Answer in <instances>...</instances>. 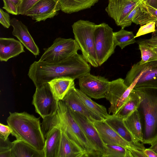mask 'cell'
<instances>
[{"label": "cell", "mask_w": 157, "mask_h": 157, "mask_svg": "<svg viewBox=\"0 0 157 157\" xmlns=\"http://www.w3.org/2000/svg\"><path fill=\"white\" fill-rule=\"evenodd\" d=\"M113 29L105 23L96 25L94 30L95 49L99 66L106 61L116 47Z\"/></svg>", "instance_id": "cell-7"}, {"label": "cell", "mask_w": 157, "mask_h": 157, "mask_svg": "<svg viewBox=\"0 0 157 157\" xmlns=\"http://www.w3.org/2000/svg\"><path fill=\"white\" fill-rule=\"evenodd\" d=\"M48 83L53 94L59 100H62L70 89L75 86L74 80L66 77L56 78Z\"/></svg>", "instance_id": "cell-23"}, {"label": "cell", "mask_w": 157, "mask_h": 157, "mask_svg": "<svg viewBox=\"0 0 157 157\" xmlns=\"http://www.w3.org/2000/svg\"><path fill=\"white\" fill-rule=\"evenodd\" d=\"M105 120L118 135L133 147L143 151L144 150L145 148L143 144L136 140L125 125L122 119L112 114L110 115Z\"/></svg>", "instance_id": "cell-18"}, {"label": "cell", "mask_w": 157, "mask_h": 157, "mask_svg": "<svg viewBox=\"0 0 157 157\" xmlns=\"http://www.w3.org/2000/svg\"><path fill=\"white\" fill-rule=\"evenodd\" d=\"M11 24L13 28V35L36 57L40 53L39 48L29 33L27 27L21 21L15 18L11 19Z\"/></svg>", "instance_id": "cell-17"}, {"label": "cell", "mask_w": 157, "mask_h": 157, "mask_svg": "<svg viewBox=\"0 0 157 157\" xmlns=\"http://www.w3.org/2000/svg\"><path fill=\"white\" fill-rule=\"evenodd\" d=\"M141 0H109L105 11L118 26Z\"/></svg>", "instance_id": "cell-14"}, {"label": "cell", "mask_w": 157, "mask_h": 157, "mask_svg": "<svg viewBox=\"0 0 157 157\" xmlns=\"http://www.w3.org/2000/svg\"><path fill=\"white\" fill-rule=\"evenodd\" d=\"M110 81L104 77L88 73L79 79L80 90L91 98H106Z\"/></svg>", "instance_id": "cell-11"}, {"label": "cell", "mask_w": 157, "mask_h": 157, "mask_svg": "<svg viewBox=\"0 0 157 157\" xmlns=\"http://www.w3.org/2000/svg\"><path fill=\"white\" fill-rule=\"evenodd\" d=\"M138 44H142L150 45L157 46V38H150L148 39H143L136 40Z\"/></svg>", "instance_id": "cell-40"}, {"label": "cell", "mask_w": 157, "mask_h": 157, "mask_svg": "<svg viewBox=\"0 0 157 157\" xmlns=\"http://www.w3.org/2000/svg\"><path fill=\"white\" fill-rule=\"evenodd\" d=\"M94 124L105 144L119 145L128 149L130 148H135L118 135L105 120L95 121Z\"/></svg>", "instance_id": "cell-15"}, {"label": "cell", "mask_w": 157, "mask_h": 157, "mask_svg": "<svg viewBox=\"0 0 157 157\" xmlns=\"http://www.w3.org/2000/svg\"><path fill=\"white\" fill-rule=\"evenodd\" d=\"M140 3L123 19L119 24V26H120L121 28L124 29L131 25L133 19L139 7Z\"/></svg>", "instance_id": "cell-34"}, {"label": "cell", "mask_w": 157, "mask_h": 157, "mask_svg": "<svg viewBox=\"0 0 157 157\" xmlns=\"http://www.w3.org/2000/svg\"><path fill=\"white\" fill-rule=\"evenodd\" d=\"M12 132V128L8 125H5L0 123V137L6 140L8 139L9 136Z\"/></svg>", "instance_id": "cell-38"}, {"label": "cell", "mask_w": 157, "mask_h": 157, "mask_svg": "<svg viewBox=\"0 0 157 157\" xmlns=\"http://www.w3.org/2000/svg\"><path fill=\"white\" fill-rule=\"evenodd\" d=\"M62 100L71 109L83 116L93 123L96 121L104 120L85 106L78 95L75 86L70 89Z\"/></svg>", "instance_id": "cell-16"}, {"label": "cell", "mask_w": 157, "mask_h": 157, "mask_svg": "<svg viewBox=\"0 0 157 157\" xmlns=\"http://www.w3.org/2000/svg\"><path fill=\"white\" fill-rule=\"evenodd\" d=\"M10 1L14 3L16 5L19 6V5L21 4V0H9Z\"/></svg>", "instance_id": "cell-46"}, {"label": "cell", "mask_w": 157, "mask_h": 157, "mask_svg": "<svg viewBox=\"0 0 157 157\" xmlns=\"http://www.w3.org/2000/svg\"><path fill=\"white\" fill-rule=\"evenodd\" d=\"M134 88L132 85L127 86L124 80L121 78L110 81L106 98L109 102V114H116L126 101Z\"/></svg>", "instance_id": "cell-10"}, {"label": "cell", "mask_w": 157, "mask_h": 157, "mask_svg": "<svg viewBox=\"0 0 157 157\" xmlns=\"http://www.w3.org/2000/svg\"><path fill=\"white\" fill-rule=\"evenodd\" d=\"M152 38H157V28L156 29L155 31L152 33V36L151 37Z\"/></svg>", "instance_id": "cell-48"}, {"label": "cell", "mask_w": 157, "mask_h": 157, "mask_svg": "<svg viewBox=\"0 0 157 157\" xmlns=\"http://www.w3.org/2000/svg\"><path fill=\"white\" fill-rule=\"evenodd\" d=\"M11 157H44V151H39L21 140L12 142Z\"/></svg>", "instance_id": "cell-21"}, {"label": "cell", "mask_w": 157, "mask_h": 157, "mask_svg": "<svg viewBox=\"0 0 157 157\" xmlns=\"http://www.w3.org/2000/svg\"><path fill=\"white\" fill-rule=\"evenodd\" d=\"M114 39L116 46H118L122 49L126 46L136 43L133 32L121 28L119 31L114 32Z\"/></svg>", "instance_id": "cell-29"}, {"label": "cell", "mask_w": 157, "mask_h": 157, "mask_svg": "<svg viewBox=\"0 0 157 157\" xmlns=\"http://www.w3.org/2000/svg\"><path fill=\"white\" fill-rule=\"evenodd\" d=\"M139 48L141 53V59L139 61L142 65L148 62L157 60V53L147 45L139 44Z\"/></svg>", "instance_id": "cell-31"}, {"label": "cell", "mask_w": 157, "mask_h": 157, "mask_svg": "<svg viewBox=\"0 0 157 157\" xmlns=\"http://www.w3.org/2000/svg\"><path fill=\"white\" fill-rule=\"evenodd\" d=\"M2 1L4 3V6L2 8L6 10L8 13L15 15L19 14L18 6L10 1Z\"/></svg>", "instance_id": "cell-36"}, {"label": "cell", "mask_w": 157, "mask_h": 157, "mask_svg": "<svg viewBox=\"0 0 157 157\" xmlns=\"http://www.w3.org/2000/svg\"><path fill=\"white\" fill-rule=\"evenodd\" d=\"M140 102V98L136 90L133 88L126 101L115 114L123 119L137 110Z\"/></svg>", "instance_id": "cell-26"}, {"label": "cell", "mask_w": 157, "mask_h": 157, "mask_svg": "<svg viewBox=\"0 0 157 157\" xmlns=\"http://www.w3.org/2000/svg\"><path fill=\"white\" fill-rule=\"evenodd\" d=\"M146 6L148 9L152 12L157 18V9L149 5L145 1Z\"/></svg>", "instance_id": "cell-44"}, {"label": "cell", "mask_w": 157, "mask_h": 157, "mask_svg": "<svg viewBox=\"0 0 157 157\" xmlns=\"http://www.w3.org/2000/svg\"><path fill=\"white\" fill-rule=\"evenodd\" d=\"M151 21L155 22L157 27V18L147 8L145 1L141 0L132 22L142 26Z\"/></svg>", "instance_id": "cell-28"}, {"label": "cell", "mask_w": 157, "mask_h": 157, "mask_svg": "<svg viewBox=\"0 0 157 157\" xmlns=\"http://www.w3.org/2000/svg\"><path fill=\"white\" fill-rule=\"evenodd\" d=\"M60 127L53 128L45 138L44 157H57L61 134Z\"/></svg>", "instance_id": "cell-22"}, {"label": "cell", "mask_w": 157, "mask_h": 157, "mask_svg": "<svg viewBox=\"0 0 157 157\" xmlns=\"http://www.w3.org/2000/svg\"><path fill=\"white\" fill-rule=\"evenodd\" d=\"M150 5L157 9V0H144Z\"/></svg>", "instance_id": "cell-45"}, {"label": "cell", "mask_w": 157, "mask_h": 157, "mask_svg": "<svg viewBox=\"0 0 157 157\" xmlns=\"http://www.w3.org/2000/svg\"><path fill=\"white\" fill-rule=\"evenodd\" d=\"M60 9L57 0H40L30 9L25 15L29 16L36 22L44 21L57 15Z\"/></svg>", "instance_id": "cell-13"}, {"label": "cell", "mask_w": 157, "mask_h": 157, "mask_svg": "<svg viewBox=\"0 0 157 157\" xmlns=\"http://www.w3.org/2000/svg\"><path fill=\"white\" fill-rule=\"evenodd\" d=\"M61 11L71 13L90 8L99 0H57Z\"/></svg>", "instance_id": "cell-24"}, {"label": "cell", "mask_w": 157, "mask_h": 157, "mask_svg": "<svg viewBox=\"0 0 157 157\" xmlns=\"http://www.w3.org/2000/svg\"><path fill=\"white\" fill-rule=\"evenodd\" d=\"M77 52L57 63L34 61L29 67L28 75L36 88L56 78L79 79L90 72V65Z\"/></svg>", "instance_id": "cell-1"}, {"label": "cell", "mask_w": 157, "mask_h": 157, "mask_svg": "<svg viewBox=\"0 0 157 157\" xmlns=\"http://www.w3.org/2000/svg\"><path fill=\"white\" fill-rule=\"evenodd\" d=\"M45 51L39 61L47 63H57L77 52L80 48L75 39L59 37Z\"/></svg>", "instance_id": "cell-8"}, {"label": "cell", "mask_w": 157, "mask_h": 157, "mask_svg": "<svg viewBox=\"0 0 157 157\" xmlns=\"http://www.w3.org/2000/svg\"><path fill=\"white\" fill-rule=\"evenodd\" d=\"M149 148L153 150L157 154V137L150 144Z\"/></svg>", "instance_id": "cell-43"}, {"label": "cell", "mask_w": 157, "mask_h": 157, "mask_svg": "<svg viewBox=\"0 0 157 157\" xmlns=\"http://www.w3.org/2000/svg\"><path fill=\"white\" fill-rule=\"evenodd\" d=\"M6 121L12 128L11 134L16 140H22L36 149L44 151L45 139L40 118L24 112H9Z\"/></svg>", "instance_id": "cell-2"}, {"label": "cell", "mask_w": 157, "mask_h": 157, "mask_svg": "<svg viewBox=\"0 0 157 157\" xmlns=\"http://www.w3.org/2000/svg\"><path fill=\"white\" fill-rule=\"evenodd\" d=\"M0 157H11V149L0 151Z\"/></svg>", "instance_id": "cell-42"}, {"label": "cell", "mask_w": 157, "mask_h": 157, "mask_svg": "<svg viewBox=\"0 0 157 157\" xmlns=\"http://www.w3.org/2000/svg\"><path fill=\"white\" fill-rule=\"evenodd\" d=\"M59 101L52 93L48 83H47L36 88L32 104L36 112L43 119L57 112Z\"/></svg>", "instance_id": "cell-9"}, {"label": "cell", "mask_w": 157, "mask_h": 157, "mask_svg": "<svg viewBox=\"0 0 157 157\" xmlns=\"http://www.w3.org/2000/svg\"><path fill=\"white\" fill-rule=\"evenodd\" d=\"M58 105V112L61 121V130L84 151L87 157H101L88 141L66 104L59 100Z\"/></svg>", "instance_id": "cell-4"}, {"label": "cell", "mask_w": 157, "mask_h": 157, "mask_svg": "<svg viewBox=\"0 0 157 157\" xmlns=\"http://www.w3.org/2000/svg\"><path fill=\"white\" fill-rule=\"evenodd\" d=\"M144 153L146 157H157V154L150 148H145Z\"/></svg>", "instance_id": "cell-41"}, {"label": "cell", "mask_w": 157, "mask_h": 157, "mask_svg": "<svg viewBox=\"0 0 157 157\" xmlns=\"http://www.w3.org/2000/svg\"><path fill=\"white\" fill-rule=\"evenodd\" d=\"M147 45L149 48L151 49L156 52L157 53V46L155 45H150L145 44Z\"/></svg>", "instance_id": "cell-47"}, {"label": "cell", "mask_w": 157, "mask_h": 157, "mask_svg": "<svg viewBox=\"0 0 157 157\" xmlns=\"http://www.w3.org/2000/svg\"><path fill=\"white\" fill-rule=\"evenodd\" d=\"M18 7L19 14L25 15L26 12L40 0H21Z\"/></svg>", "instance_id": "cell-35"}, {"label": "cell", "mask_w": 157, "mask_h": 157, "mask_svg": "<svg viewBox=\"0 0 157 157\" xmlns=\"http://www.w3.org/2000/svg\"><path fill=\"white\" fill-rule=\"evenodd\" d=\"M140 98L137 109L142 126L143 144H150L157 137V88H134Z\"/></svg>", "instance_id": "cell-3"}, {"label": "cell", "mask_w": 157, "mask_h": 157, "mask_svg": "<svg viewBox=\"0 0 157 157\" xmlns=\"http://www.w3.org/2000/svg\"><path fill=\"white\" fill-rule=\"evenodd\" d=\"M57 157H87V156L84 151L70 140L61 130Z\"/></svg>", "instance_id": "cell-20"}, {"label": "cell", "mask_w": 157, "mask_h": 157, "mask_svg": "<svg viewBox=\"0 0 157 157\" xmlns=\"http://www.w3.org/2000/svg\"><path fill=\"white\" fill-rule=\"evenodd\" d=\"M124 123L136 140L142 143V128L140 117L137 110L123 119Z\"/></svg>", "instance_id": "cell-25"}, {"label": "cell", "mask_w": 157, "mask_h": 157, "mask_svg": "<svg viewBox=\"0 0 157 157\" xmlns=\"http://www.w3.org/2000/svg\"><path fill=\"white\" fill-rule=\"evenodd\" d=\"M155 26V21H151L141 26L135 36V38L154 32L156 30Z\"/></svg>", "instance_id": "cell-33"}, {"label": "cell", "mask_w": 157, "mask_h": 157, "mask_svg": "<svg viewBox=\"0 0 157 157\" xmlns=\"http://www.w3.org/2000/svg\"><path fill=\"white\" fill-rule=\"evenodd\" d=\"M76 91L82 102L91 112L104 120L106 119L110 116L104 106L93 101L80 89L76 88Z\"/></svg>", "instance_id": "cell-27"}, {"label": "cell", "mask_w": 157, "mask_h": 157, "mask_svg": "<svg viewBox=\"0 0 157 157\" xmlns=\"http://www.w3.org/2000/svg\"><path fill=\"white\" fill-rule=\"evenodd\" d=\"M69 109L73 117L89 142L101 157H105L107 151V147L101 139L94 123L83 116Z\"/></svg>", "instance_id": "cell-12"}, {"label": "cell", "mask_w": 157, "mask_h": 157, "mask_svg": "<svg viewBox=\"0 0 157 157\" xmlns=\"http://www.w3.org/2000/svg\"><path fill=\"white\" fill-rule=\"evenodd\" d=\"M124 80L128 87L131 84L134 88L149 87L157 88V60L140 65L134 64L128 72Z\"/></svg>", "instance_id": "cell-6"}, {"label": "cell", "mask_w": 157, "mask_h": 157, "mask_svg": "<svg viewBox=\"0 0 157 157\" xmlns=\"http://www.w3.org/2000/svg\"><path fill=\"white\" fill-rule=\"evenodd\" d=\"M61 124V120L58 111L54 114L43 118L41 127L45 139L53 128L60 127Z\"/></svg>", "instance_id": "cell-30"}, {"label": "cell", "mask_w": 157, "mask_h": 157, "mask_svg": "<svg viewBox=\"0 0 157 157\" xmlns=\"http://www.w3.org/2000/svg\"><path fill=\"white\" fill-rule=\"evenodd\" d=\"M25 52L24 46L19 41L11 38H0L1 61L6 62Z\"/></svg>", "instance_id": "cell-19"}, {"label": "cell", "mask_w": 157, "mask_h": 157, "mask_svg": "<svg viewBox=\"0 0 157 157\" xmlns=\"http://www.w3.org/2000/svg\"><path fill=\"white\" fill-rule=\"evenodd\" d=\"M10 15L0 9V23L5 28H9L11 25Z\"/></svg>", "instance_id": "cell-37"}, {"label": "cell", "mask_w": 157, "mask_h": 157, "mask_svg": "<svg viewBox=\"0 0 157 157\" xmlns=\"http://www.w3.org/2000/svg\"><path fill=\"white\" fill-rule=\"evenodd\" d=\"M96 24L87 20H80L72 25L75 39L85 60L92 66H99L95 49L94 30Z\"/></svg>", "instance_id": "cell-5"}, {"label": "cell", "mask_w": 157, "mask_h": 157, "mask_svg": "<svg viewBox=\"0 0 157 157\" xmlns=\"http://www.w3.org/2000/svg\"><path fill=\"white\" fill-rule=\"evenodd\" d=\"M11 143L9 139L5 140L0 137V151L11 149Z\"/></svg>", "instance_id": "cell-39"}, {"label": "cell", "mask_w": 157, "mask_h": 157, "mask_svg": "<svg viewBox=\"0 0 157 157\" xmlns=\"http://www.w3.org/2000/svg\"><path fill=\"white\" fill-rule=\"evenodd\" d=\"M107 151L105 157H128V149L117 144H106Z\"/></svg>", "instance_id": "cell-32"}]
</instances>
